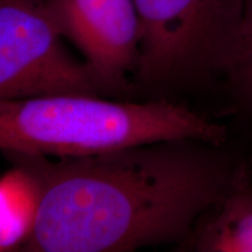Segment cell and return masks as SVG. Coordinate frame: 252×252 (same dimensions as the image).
I'll list each match as a JSON object with an SVG mask.
<instances>
[{"mask_svg":"<svg viewBox=\"0 0 252 252\" xmlns=\"http://www.w3.org/2000/svg\"><path fill=\"white\" fill-rule=\"evenodd\" d=\"M209 144L160 140L54 159L5 154L35 200L23 250L122 252L182 241L236 174Z\"/></svg>","mask_w":252,"mask_h":252,"instance_id":"1","label":"cell"},{"mask_svg":"<svg viewBox=\"0 0 252 252\" xmlns=\"http://www.w3.org/2000/svg\"><path fill=\"white\" fill-rule=\"evenodd\" d=\"M186 138L220 145L225 128L163 99L113 102L94 94H54L0 100L4 154L82 157Z\"/></svg>","mask_w":252,"mask_h":252,"instance_id":"2","label":"cell"},{"mask_svg":"<svg viewBox=\"0 0 252 252\" xmlns=\"http://www.w3.org/2000/svg\"><path fill=\"white\" fill-rule=\"evenodd\" d=\"M247 0H134L140 40L134 72L147 86L195 80L224 68Z\"/></svg>","mask_w":252,"mask_h":252,"instance_id":"3","label":"cell"},{"mask_svg":"<svg viewBox=\"0 0 252 252\" xmlns=\"http://www.w3.org/2000/svg\"><path fill=\"white\" fill-rule=\"evenodd\" d=\"M54 94H110L62 46L46 0H0V100Z\"/></svg>","mask_w":252,"mask_h":252,"instance_id":"4","label":"cell"},{"mask_svg":"<svg viewBox=\"0 0 252 252\" xmlns=\"http://www.w3.org/2000/svg\"><path fill=\"white\" fill-rule=\"evenodd\" d=\"M60 35L72 41L110 93L127 89L137 65L140 24L134 0H46Z\"/></svg>","mask_w":252,"mask_h":252,"instance_id":"5","label":"cell"},{"mask_svg":"<svg viewBox=\"0 0 252 252\" xmlns=\"http://www.w3.org/2000/svg\"><path fill=\"white\" fill-rule=\"evenodd\" d=\"M214 209V215L196 232L197 250L252 252V185L242 167Z\"/></svg>","mask_w":252,"mask_h":252,"instance_id":"6","label":"cell"},{"mask_svg":"<svg viewBox=\"0 0 252 252\" xmlns=\"http://www.w3.org/2000/svg\"><path fill=\"white\" fill-rule=\"evenodd\" d=\"M223 70L252 91V0L245 1V9L237 39Z\"/></svg>","mask_w":252,"mask_h":252,"instance_id":"7","label":"cell"}]
</instances>
